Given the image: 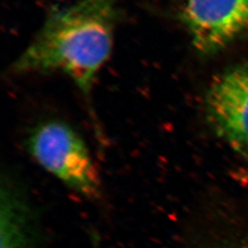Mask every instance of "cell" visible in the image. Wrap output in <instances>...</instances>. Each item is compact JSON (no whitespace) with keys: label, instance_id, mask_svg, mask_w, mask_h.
<instances>
[{"label":"cell","instance_id":"obj_1","mask_svg":"<svg viewBox=\"0 0 248 248\" xmlns=\"http://www.w3.org/2000/svg\"><path fill=\"white\" fill-rule=\"evenodd\" d=\"M118 18L116 0H78L53 9L10 72L61 73L89 98L112 52Z\"/></svg>","mask_w":248,"mask_h":248},{"label":"cell","instance_id":"obj_2","mask_svg":"<svg viewBox=\"0 0 248 248\" xmlns=\"http://www.w3.org/2000/svg\"><path fill=\"white\" fill-rule=\"evenodd\" d=\"M27 149L36 163L63 186L89 201L102 196L97 165L85 140L70 124L47 120L31 131Z\"/></svg>","mask_w":248,"mask_h":248},{"label":"cell","instance_id":"obj_3","mask_svg":"<svg viewBox=\"0 0 248 248\" xmlns=\"http://www.w3.org/2000/svg\"><path fill=\"white\" fill-rule=\"evenodd\" d=\"M180 18L196 50L213 54L248 31V0H186Z\"/></svg>","mask_w":248,"mask_h":248},{"label":"cell","instance_id":"obj_4","mask_svg":"<svg viewBox=\"0 0 248 248\" xmlns=\"http://www.w3.org/2000/svg\"><path fill=\"white\" fill-rule=\"evenodd\" d=\"M205 105L215 132L236 152L248 155V64L234 66L215 78Z\"/></svg>","mask_w":248,"mask_h":248},{"label":"cell","instance_id":"obj_5","mask_svg":"<svg viewBox=\"0 0 248 248\" xmlns=\"http://www.w3.org/2000/svg\"><path fill=\"white\" fill-rule=\"evenodd\" d=\"M33 209L22 187L7 174L1 178L0 248H37Z\"/></svg>","mask_w":248,"mask_h":248}]
</instances>
